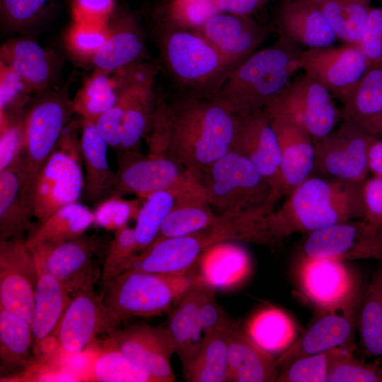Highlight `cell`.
Wrapping results in <instances>:
<instances>
[{"label": "cell", "instance_id": "cell-18", "mask_svg": "<svg viewBox=\"0 0 382 382\" xmlns=\"http://www.w3.org/2000/svg\"><path fill=\"white\" fill-rule=\"evenodd\" d=\"M109 338L156 382L175 381L170 361L176 350L166 328L137 324L114 330Z\"/></svg>", "mask_w": 382, "mask_h": 382}, {"label": "cell", "instance_id": "cell-45", "mask_svg": "<svg viewBox=\"0 0 382 382\" xmlns=\"http://www.w3.org/2000/svg\"><path fill=\"white\" fill-rule=\"evenodd\" d=\"M352 344L306 355L289 363L278 374L277 382H327L335 361Z\"/></svg>", "mask_w": 382, "mask_h": 382}, {"label": "cell", "instance_id": "cell-23", "mask_svg": "<svg viewBox=\"0 0 382 382\" xmlns=\"http://www.w3.org/2000/svg\"><path fill=\"white\" fill-rule=\"evenodd\" d=\"M270 118L279 142L285 197L312 175L316 167L315 145L311 136L292 120L281 115Z\"/></svg>", "mask_w": 382, "mask_h": 382}, {"label": "cell", "instance_id": "cell-44", "mask_svg": "<svg viewBox=\"0 0 382 382\" xmlns=\"http://www.w3.org/2000/svg\"><path fill=\"white\" fill-rule=\"evenodd\" d=\"M218 12L217 0H167L161 18L162 25L197 31Z\"/></svg>", "mask_w": 382, "mask_h": 382}, {"label": "cell", "instance_id": "cell-14", "mask_svg": "<svg viewBox=\"0 0 382 382\" xmlns=\"http://www.w3.org/2000/svg\"><path fill=\"white\" fill-rule=\"evenodd\" d=\"M303 255L343 261L373 259L382 263V228L364 219L332 225L308 234Z\"/></svg>", "mask_w": 382, "mask_h": 382}, {"label": "cell", "instance_id": "cell-57", "mask_svg": "<svg viewBox=\"0 0 382 382\" xmlns=\"http://www.w3.org/2000/svg\"><path fill=\"white\" fill-rule=\"evenodd\" d=\"M115 7L114 0H73L74 21L107 23Z\"/></svg>", "mask_w": 382, "mask_h": 382}, {"label": "cell", "instance_id": "cell-43", "mask_svg": "<svg viewBox=\"0 0 382 382\" xmlns=\"http://www.w3.org/2000/svg\"><path fill=\"white\" fill-rule=\"evenodd\" d=\"M184 192L160 190L144 198L135 219L136 224L134 228L137 253L143 251L154 241L177 197Z\"/></svg>", "mask_w": 382, "mask_h": 382}, {"label": "cell", "instance_id": "cell-12", "mask_svg": "<svg viewBox=\"0 0 382 382\" xmlns=\"http://www.w3.org/2000/svg\"><path fill=\"white\" fill-rule=\"evenodd\" d=\"M117 162L112 195H134L145 198L160 190L184 192L199 185L195 173L166 154L117 152Z\"/></svg>", "mask_w": 382, "mask_h": 382}, {"label": "cell", "instance_id": "cell-27", "mask_svg": "<svg viewBox=\"0 0 382 382\" xmlns=\"http://www.w3.org/2000/svg\"><path fill=\"white\" fill-rule=\"evenodd\" d=\"M1 59L30 93L46 91L54 81L56 65L52 54L32 39L7 41L1 47Z\"/></svg>", "mask_w": 382, "mask_h": 382}, {"label": "cell", "instance_id": "cell-38", "mask_svg": "<svg viewBox=\"0 0 382 382\" xmlns=\"http://www.w3.org/2000/svg\"><path fill=\"white\" fill-rule=\"evenodd\" d=\"M83 379L99 382H156L129 359L110 339L93 356L88 374Z\"/></svg>", "mask_w": 382, "mask_h": 382}, {"label": "cell", "instance_id": "cell-20", "mask_svg": "<svg viewBox=\"0 0 382 382\" xmlns=\"http://www.w3.org/2000/svg\"><path fill=\"white\" fill-rule=\"evenodd\" d=\"M29 249L37 267L56 277L71 295L93 281L92 260L98 250V243L92 237L83 234L64 242Z\"/></svg>", "mask_w": 382, "mask_h": 382}, {"label": "cell", "instance_id": "cell-47", "mask_svg": "<svg viewBox=\"0 0 382 382\" xmlns=\"http://www.w3.org/2000/svg\"><path fill=\"white\" fill-rule=\"evenodd\" d=\"M144 198L125 199L112 195L96 204L93 225L107 230H117L136 219Z\"/></svg>", "mask_w": 382, "mask_h": 382}, {"label": "cell", "instance_id": "cell-42", "mask_svg": "<svg viewBox=\"0 0 382 382\" xmlns=\"http://www.w3.org/2000/svg\"><path fill=\"white\" fill-rule=\"evenodd\" d=\"M341 102L342 118L359 123L382 112V63L371 65Z\"/></svg>", "mask_w": 382, "mask_h": 382}, {"label": "cell", "instance_id": "cell-61", "mask_svg": "<svg viewBox=\"0 0 382 382\" xmlns=\"http://www.w3.org/2000/svg\"><path fill=\"white\" fill-rule=\"evenodd\" d=\"M374 137L382 129V112L359 123Z\"/></svg>", "mask_w": 382, "mask_h": 382}, {"label": "cell", "instance_id": "cell-36", "mask_svg": "<svg viewBox=\"0 0 382 382\" xmlns=\"http://www.w3.org/2000/svg\"><path fill=\"white\" fill-rule=\"evenodd\" d=\"M250 337L265 351L282 353L296 340L297 327L294 320L282 310L265 308L256 312L245 329Z\"/></svg>", "mask_w": 382, "mask_h": 382}, {"label": "cell", "instance_id": "cell-10", "mask_svg": "<svg viewBox=\"0 0 382 382\" xmlns=\"http://www.w3.org/2000/svg\"><path fill=\"white\" fill-rule=\"evenodd\" d=\"M296 278L304 296L324 313L354 315L360 300V282L345 261L302 255Z\"/></svg>", "mask_w": 382, "mask_h": 382}, {"label": "cell", "instance_id": "cell-29", "mask_svg": "<svg viewBox=\"0 0 382 382\" xmlns=\"http://www.w3.org/2000/svg\"><path fill=\"white\" fill-rule=\"evenodd\" d=\"M212 285L199 277L169 315L167 330L174 342L176 354L183 369L197 353L202 335L197 325V314L201 301Z\"/></svg>", "mask_w": 382, "mask_h": 382}, {"label": "cell", "instance_id": "cell-11", "mask_svg": "<svg viewBox=\"0 0 382 382\" xmlns=\"http://www.w3.org/2000/svg\"><path fill=\"white\" fill-rule=\"evenodd\" d=\"M264 110L270 117L281 115L292 120L313 141L329 134L342 118L332 93L306 73L291 79Z\"/></svg>", "mask_w": 382, "mask_h": 382}, {"label": "cell", "instance_id": "cell-59", "mask_svg": "<svg viewBox=\"0 0 382 382\" xmlns=\"http://www.w3.org/2000/svg\"><path fill=\"white\" fill-rule=\"evenodd\" d=\"M270 0H217L220 12L241 16L250 15Z\"/></svg>", "mask_w": 382, "mask_h": 382}, {"label": "cell", "instance_id": "cell-28", "mask_svg": "<svg viewBox=\"0 0 382 382\" xmlns=\"http://www.w3.org/2000/svg\"><path fill=\"white\" fill-rule=\"evenodd\" d=\"M355 316L337 312L327 313L284 351L277 360L278 368L310 354L350 345Z\"/></svg>", "mask_w": 382, "mask_h": 382}, {"label": "cell", "instance_id": "cell-31", "mask_svg": "<svg viewBox=\"0 0 382 382\" xmlns=\"http://www.w3.org/2000/svg\"><path fill=\"white\" fill-rule=\"evenodd\" d=\"M110 28L106 42L91 59L97 69L115 72L141 61L146 50L145 42L135 20L123 14Z\"/></svg>", "mask_w": 382, "mask_h": 382}, {"label": "cell", "instance_id": "cell-49", "mask_svg": "<svg viewBox=\"0 0 382 382\" xmlns=\"http://www.w3.org/2000/svg\"><path fill=\"white\" fill-rule=\"evenodd\" d=\"M136 253L137 244L134 228L127 225L115 230L103 267V284L124 272L127 262Z\"/></svg>", "mask_w": 382, "mask_h": 382}, {"label": "cell", "instance_id": "cell-54", "mask_svg": "<svg viewBox=\"0 0 382 382\" xmlns=\"http://www.w3.org/2000/svg\"><path fill=\"white\" fill-rule=\"evenodd\" d=\"M357 46L371 66L382 63V6L371 7L364 33Z\"/></svg>", "mask_w": 382, "mask_h": 382}, {"label": "cell", "instance_id": "cell-35", "mask_svg": "<svg viewBox=\"0 0 382 382\" xmlns=\"http://www.w3.org/2000/svg\"><path fill=\"white\" fill-rule=\"evenodd\" d=\"M124 91L127 102L121 147L117 152L139 151L141 139L152 128L156 108L157 96L153 86H132Z\"/></svg>", "mask_w": 382, "mask_h": 382}, {"label": "cell", "instance_id": "cell-8", "mask_svg": "<svg viewBox=\"0 0 382 382\" xmlns=\"http://www.w3.org/2000/svg\"><path fill=\"white\" fill-rule=\"evenodd\" d=\"M37 93L23 117L22 191L33 204L39 173L55 149L74 112L73 102L66 89L46 90Z\"/></svg>", "mask_w": 382, "mask_h": 382}, {"label": "cell", "instance_id": "cell-48", "mask_svg": "<svg viewBox=\"0 0 382 382\" xmlns=\"http://www.w3.org/2000/svg\"><path fill=\"white\" fill-rule=\"evenodd\" d=\"M353 349L351 346L335 361L327 382H382V367L354 357Z\"/></svg>", "mask_w": 382, "mask_h": 382}, {"label": "cell", "instance_id": "cell-60", "mask_svg": "<svg viewBox=\"0 0 382 382\" xmlns=\"http://www.w3.org/2000/svg\"><path fill=\"white\" fill-rule=\"evenodd\" d=\"M368 167L372 175L382 178V138L375 137L370 145Z\"/></svg>", "mask_w": 382, "mask_h": 382}, {"label": "cell", "instance_id": "cell-15", "mask_svg": "<svg viewBox=\"0 0 382 382\" xmlns=\"http://www.w3.org/2000/svg\"><path fill=\"white\" fill-rule=\"evenodd\" d=\"M37 269L25 239L0 240V309L31 324Z\"/></svg>", "mask_w": 382, "mask_h": 382}, {"label": "cell", "instance_id": "cell-39", "mask_svg": "<svg viewBox=\"0 0 382 382\" xmlns=\"http://www.w3.org/2000/svg\"><path fill=\"white\" fill-rule=\"evenodd\" d=\"M357 323L364 352L382 357V263L374 271L362 299Z\"/></svg>", "mask_w": 382, "mask_h": 382}, {"label": "cell", "instance_id": "cell-32", "mask_svg": "<svg viewBox=\"0 0 382 382\" xmlns=\"http://www.w3.org/2000/svg\"><path fill=\"white\" fill-rule=\"evenodd\" d=\"M211 207L200 184L183 192L177 197L154 242L186 236L208 228L218 216Z\"/></svg>", "mask_w": 382, "mask_h": 382}, {"label": "cell", "instance_id": "cell-26", "mask_svg": "<svg viewBox=\"0 0 382 382\" xmlns=\"http://www.w3.org/2000/svg\"><path fill=\"white\" fill-rule=\"evenodd\" d=\"M278 369L272 354L260 347L233 322L228 342L226 382L276 381Z\"/></svg>", "mask_w": 382, "mask_h": 382}, {"label": "cell", "instance_id": "cell-6", "mask_svg": "<svg viewBox=\"0 0 382 382\" xmlns=\"http://www.w3.org/2000/svg\"><path fill=\"white\" fill-rule=\"evenodd\" d=\"M160 49L173 79L190 96L211 98L238 65L197 31L163 25Z\"/></svg>", "mask_w": 382, "mask_h": 382}, {"label": "cell", "instance_id": "cell-34", "mask_svg": "<svg viewBox=\"0 0 382 382\" xmlns=\"http://www.w3.org/2000/svg\"><path fill=\"white\" fill-rule=\"evenodd\" d=\"M93 212L87 206L79 202L69 204L40 222L25 243L31 248L79 237L93 225Z\"/></svg>", "mask_w": 382, "mask_h": 382}, {"label": "cell", "instance_id": "cell-53", "mask_svg": "<svg viewBox=\"0 0 382 382\" xmlns=\"http://www.w3.org/2000/svg\"><path fill=\"white\" fill-rule=\"evenodd\" d=\"M126 102L127 96L123 91L117 102L95 120L98 132L108 146L112 148L116 152L121 147Z\"/></svg>", "mask_w": 382, "mask_h": 382}, {"label": "cell", "instance_id": "cell-16", "mask_svg": "<svg viewBox=\"0 0 382 382\" xmlns=\"http://www.w3.org/2000/svg\"><path fill=\"white\" fill-rule=\"evenodd\" d=\"M301 69L342 101L371 66L357 45L345 44L303 50Z\"/></svg>", "mask_w": 382, "mask_h": 382}, {"label": "cell", "instance_id": "cell-56", "mask_svg": "<svg viewBox=\"0 0 382 382\" xmlns=\"http://www.w3.org/2000/svg\"><path fill=\"white\" fill-rule=\"evenodd\" d=\"M364 219L382 228V178L372 175L362 183Z\"/></svg>", "mask_w": 382, "mask_h": 382}, {"label": "cell", "instance_id": "cell-7", "mask_svg": "<svg viewBox=\"0 0 382 382\" xmlns=\"http://www.w3.org/2000/svg\"><path fill=\"white\" fill-rule=\"evenodd\" d=\"M195 174L208 202L220 213L274 209L277 202L267 180L236 151Z\"/></svg>", "mask_w": 382, "mask_h": 382}, {"label": "cell", "instance_id": "cell-51", "mask_svg": "<svg viewBox=\"0 0 382 382\" xmlns=\"http://www.w3.org/2000/svg\"><path fill=\"white\" fill-rule=\"evenodd\" d=\"M50 0H0L3 21L13 28H21L35 21Z\"/></svg>", "mask_w": 382, "mask_h": 382}, {"label": "cell", "instance_id": "cell-62", "mask_svg": "<svg viewBox=\"0 0 382 382\" xmlns=\"http://www.w3.org/2000/svg\"><path fill=\"white\" fill-rule=\"evenodd\" d=\"M353 1H371V0H349Z\"/></svg>", "mask_w": 382, "mask_h": 382}, {"label": "cell", "instance_id": "cell-19", "mask_svg": "<svg viewBox=\"0 0 382 382\" xmlns=\"http://www.w3.org/2000/svg\"><path fill=\"white\" fill-rule=\"evenodd\" d=\"M91 281L71 295L55 332L59 355L81 353L104 332L105 311L102 296Z\"/></svg>", "mask_w": 382, "mask_h": 382}, {"label": "cell", "instance_id": "cell-2", "mask_svg": "<svg viewBox=\"0 0 382 382\" xmlns=\"http://www.w3.org/2000/svg\"><path fill=\"white\" fill-rule=\"evenodd\" d=\"M274 210L220 213L215 222L202 231L152 243L141 253L140 267L149 272L184 274L208 249L221 243L236 241L276 248L281 242L271 225Z\"/></svg>", "mask_w": 382, "mask_h": 382}, {"label": "cell", "instance_id": "cell-13", "mask_svg": "<svg viewBox=\"0 0 382 382\" xmlns=\"http://www.w3.org/2000/svg\"><path fill=\"white\" fill-rule=\"evenodd\" d=\"M342 119L337 129L313 141L315 170L325 177L363 183L369 173L368 154L375 137L354 120Z\"/></svg>", "mask_w": 382, "mask_h": 382}, {"label": "cell", "instance_id": "cell-4", "mask_svg": "<svg viewBox=\"0 0 382 382\" xmlns=\"http://www.w3.org/2000/svg\"><path fill=\"white\" fill-rule=\"evenodd\" d=\"M362 183L311 175L294 188L271 215L279 241L343 221L364 219Z\"/></svg>", "mask_w": 382, "mask_h": 382}, {"label": "cell", "instance_id": "cell-46", "mask_svg": "<svg viewBox=\"0 0 382 382\" xmlns=\"http://www.w3.org/2000/svg\"><path fill=\"white\" fill-rule=\"evenodd\" d=\"M110 32L107 23L74 21L66 33V44L76 57L91 60L106 42Z\"/></svg>", "mask_w": 382, "mask_h": 382}, {"label": "cell", "instance_id": "cell-41", "mask_svg": "<svg viewBox=\"0 0 382 382\" xmlns=\"http://www.w3.org/2000/svg\"><path fill=\"white\" fill-rule=\"evenodd\" d=\"M111 74L98 69L87 79L72 100L74 112L96 120L117 102L122 91Z\"/></svg>", "mask_w": 382, "mask_h": 382}, {"label": "cell", "instance_id": "cell-25", "mask_svg": "<svg viewBox=\"0 0 382 382\" xmlns=\"http://www.w3.org/2000/svg\"><path fill=\"white\" fill-rule=\"evenodd\" d=\"M95 120L82 118L79 141L84 168L82 198L85 202L96 205L112 195L117 175L109 165L108 145L98 132Z\"/></svg>", "mask_w": 382, "mask_h": 382}, {"label": "cell", "instance_id": "cell-5", "mask_svg": "<svg viewBox=\"0 0 382 382\" xmlns=\"http://www.w3.org/2000/svg\"><path fill=\"white\" fill-rule=\"evenodd\" d=\"M199 275L192 269L184 274H166L127 270L104 285V332L110 334L123 320L158 316L178 303Z\"/></svg>", "mask_w": 382, "mask_h": 382}, {"label": "cell", "instance_id": "cell-33", "mask_svg": "<svg viewBox=\"0 0 382 382\" xmlns=\"http://www.w3.org/2000/svg\"><path fill=\"white\" fill-rule=\"evenodd\" d=\"M233 324L227 318L203 335L197 353L183 369L187 381L226 382L228 342Z\"/></svg>", "mask_w": 382, "mask_h": 382}, {"label": "cell", "instance_id": "cell-1", "mask_svg": "<svg viewBox=\"0 0 382 382\" xmlns=\"http://www.w3.org/2000/svg\"><path fill=\"white\" fill-rule=\"evenodd\" d=\"M237 120L212 98L185 97L168 105L158 151L197 173L233 150Z\"/></svg>", "mask_w": 382, "mask_h": 382}, {"label": "cell", "instance_id": "cell-52", "mask_svg": "<svg viewBox=\"0 0 382 382\" xmlns=\"http://www.w3.org/2000/svg\"><path fill=\"white\" fill-rule=\"evenodd\" d=\"M1 69L0 114L23 112V102L30 92L9 67L1 63Z\"/></svg>", "mask_w": 382, "mask_h": 382}, {"label": "cell", "instance_id": "cell-55", "mask_svg": "<svg viewBox=\"0 0 382 382\" xmlns=\"http://www.w3.org/2000/svg\"><path fill=\"white\" fill-rule=\"evenodd\" d=\"M158 66L151 62H137L114 72L122 91L132 86H154Z\"/></svg>", "mask_w": 382, "mask_h": 382}, {"label": "cell", "instance_id": "cell-58", "mask_svg": "<svg viewBox=\"0 0 382 382\" xmlns=\"http://www.w3.org/2000/svg\"><path fill=\"white\" fill-rule=\"evenodd\" d=\"M227 318L215 296V286L210 285L200 303L197 314V325L203 335L221 323Z\"/></svg>", "mask_w": 382, "mask_h": 382}, {"label": "cell", "instance_id": "cell-24", "mask_svg": "<svg viewBox=\"0 0 382 382\" xmlns=\"http://www.w3.org/2000/svg\"><path fill=\"white\" fill-rule=\"evenodd\" d=\"M275 24L279 36L305 50L330 46L337 40L323 13L306 0H281Z\"/></svg>", "mask_w": 382, "mask_h": 382}, {"label": "cell", "instance_id": "cell-3", "mask_svg": "<svg viewBox=\"0 0 382 382\" xmlns=\"http://www.w3.org/2000/svg\"><path fill=\"white\" fill-rule=\"evenodd\" d=\"M303 50L279 36L236 66L210 98L237 116L264 110L301 69Z\"/></svg>", "mask_w": 382, "mask_h": 382}, {"label": "cell", "instance_id": "cell-9", "mask_svg": "<svg viewBox=\"0 0 382 382\" xmlns=\"http://www.w3.org/2000/svg\"><path fill=\"white\" fill-rule=\"evenodd\" d=\"M82 165L79 139L75 129L66 126L35 182L33 212L40 222L61 207L79 202L82 197Z\"/></svg>", "mask_w": 382, "mask_h": 382}, {"label": "cell", "instance_id": "cell-40", "mask_svg": "<svg viewBox=\"0 0 382 382\" xmlns=\"http://www.w3.org/2000/svg\"><path fill=\"white\" fill-rule=\"evenodd\" d=\"M33 331L24 318L0 309L1 363L24 369L33 361Z\"/></svg>", "mask_w": 382, "mask_h": 382}, {"label": "cell", "instance_id": "cell-22", "mask_svg": "<svg viewBox=\"0 0 382 382\" xmlns=\"http://www.w3.org/2000/svg\"><path fill=\"white\" fill-rule=\"evenodd\" d=\"M273 31L250 16L218 12L197 32L225 57L238 65L252 54Z\"/></svg>", "mask_w": 382, "mask_h": 382}, {"label": "cell", "instance_id": "cell-50", "mask_svg": "<svg viewBox=\"0 0 382 382\" xmlns=\"http://www.w3.org/2000/svg\"><path fill=\"white\" fill-rule=\"evenodd\" d=\"M24 113L0 114V171L14 165L22 157Z\"/></svg>", "mask_w": 382, "mask_h": 382}, {"label": "cell", "instance_id": "cell-21", "mask_svg": "<svg viewBox=\"0 0 382 382\" xmlns=\"http://www.w3.org/2000/svg\"><path fill=\"white\" fill-rule=\"evenodd\" d=\"M34 306L31 320L35 358L58 354L55 332L71 295L53 275L37 268Z\"/></svg>", "mask_w": 382, "mask_h": 382}, {"label": "cell", "instance_id": "cell-30", "mask_svg": "<svg viewBox=\"0 0 382 382\" xmlns=\"http://www.w3.org/2000/svg\"><path fill=\"white\" fill-rule=\"evenodd\" d=\"M22 157L0 171V240L22 239L31 227L33 204L22 191Z\"/></svg>", "mask_w": 382, "mask_h": 382}, {"label": "cell", "instance_id": "cell-37", "mask_svg": "<svg viewBox=\"0 0 382 382\" xmlns=\"http://www.w3.org/2000/svg\"><path fill=\"white\" fill-rule=\"evenodd\" d=\"M324 15L337 39L357 45L366 25L371 1L306 0Z\"/></svg>", "mask_w": 382, "mask_h": 382}, {"label": "cell", "instance_id": "cell-17", "mask_svg": "<svg viewBox=\"0 0 382 382\" xmlns=\"http://www.w3.org/2000/svg\"><path fill=\"white\" fill-rule=\"evenodd\" d=\"M233 150L246 157L271 185L277 201L284 197L279 142L265 110L237 116Z\"/></svg>", "mask_w": 382, "mask_h": 382}]
</instances>
